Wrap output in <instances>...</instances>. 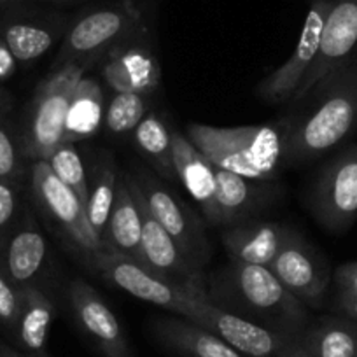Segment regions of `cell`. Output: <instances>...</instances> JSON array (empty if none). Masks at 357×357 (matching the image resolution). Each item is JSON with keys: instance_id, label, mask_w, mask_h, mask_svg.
Listing matches in <instances>:
<instances>
[{"instance_id": "cell-1", "label": "cell", "mask_w": 357, "mask_h": 357, "mask_svg": "<svg viewBox=\"0 0 357 357\" xmlns=\"http://www.w3.org/2000/svg\"><path fill=\"white\" fill-rule=\"evenodd\" d=\"M207 298L221 310L301 342L312 317L266 266L229 261L207 277Z\"/></svg>"}, {"instance_id": "cell-2", "label": "cell", "mask_w": 357, "mask_h": 357, "mask_svg": "<svg viewBox=\"0 0 357 357\" xmlns=\"http://www.w3.org/2000/svg\"><path fill=\"white\" fill-rule=\"evenodd\" d=\"M307 97H312L310 107L300 118L287 119L286 167L322 156L356 130L357 67L350 65L335 72L319 82Z\"/></svg>"}, {"instance_id": "cell-3", "label": "cell", "mask_w": 357, "mask_h": 357, "mask_svg": "<svg viewBox=\"0 0 357 357\" xmlns=\"http://www.w3.org/2000/svg\"><path fill=\"white\" fill-rule=\"evenodd\" d=\"M287 119L277 125L221 126L190 123L188 139L214 167L236 175L272 183L277 181L284 165Z\"/></svg>"}, {"instance_id": "cell-4", "label": "cell", "mask_w": 357, "mask_h": 357, "mask_svg": "<svg viewBox=\"0 0 357 357\" xmlns=\"http://www.w3.org/2000/svg\"><path fill=\"white\" fill-rule=\"evenodd\" d=\"M93 65L77 60L51 68L39 82L20 125V140L26 160H47L63 144L65 119L75 86Z\"/></svg>"}, {"instance_id": "cell-5", "label": "cell", "mask_w": 357, "mask_h": 357, "mask_svg": "<svg viewBox=\"0 0 357 357\" xmlns=\"http://www.w3.org/2000/svg\"><path fill=\"white\" fill-rule=\"evenodd\" d=\"M146 9L137 0H116L74 20L61 39L53 68L77 60L97 61L144 25Z\"/></svg>"}, {"instance_id": "cell-6", "label": "cell", "mask_w": 357, "mask_h": 357, "mask_svg": "<svg viewBox=\"0 0 357 357\" xmlns=\"http://www.w3.org/2000/svg\"><path fill=\"white\" fill-rule=\"evenodd\" d=\"M29 177L37 207L47 221L53 222L68 245L74 247L88 261L105 249L100 236L89 225L86 208L82 207L77 195L61 183L46 160L32 161Z\"/></svg>"}, {"instance_id": "cell-7", "label": "cell", "mask_w": 357, "mask_h": 357, "mask_svg": "<svg viewBox=\"0 0 357 357\" xmlns=\"http://www.w3.org/2000/svg\"><path fill=\"white\" fill-rule=\"evenodd\" d=\"M126 183L132 188L135 200L140 208L142 219V238H140V264L147 268L160 279L167 280L172 286L178 287L190 296L207 293V275L204 270L195 266L175 243V240L168 235L167 229L160 225L151 212L139 184L132 174H125Z\"/></svg>"}, {"instance_id": "cell-8", "label": "cell", "mask_w": 357, "mask_h": 357, "mask_svg": "<svg viewBox=\"0 0 357 357\" xmlns=\"http://www.w3.org/2000/svg\"><path fill=\"white\" fill-rule=\"evenodd\" d=\"M89 263L107 282L132 294L137 300L165 308V310L188 319V321H195L197 300L178 287L168 284L167 280L151 273L137 261L111 249H104L95 254Z\"/></svg>"}, {"instance_id": "cell-9", "label": "cell", "mask_w": 357, "mask_h": 357, "mask_svg": "<svg viewBox=\"0 0 357 357\" xmlns=\"http://www.w3.org/2000/svg\"><path fill=\"white\" fill-rule=\"evenodd\" d=\"M72 22L65 13L39 8L36 2H15L0 8V36L23 65L44 56L63 39Z\"/></svg>"}, {"instance_id": "cell-10", "label": "cell", "mask_w": 357, "mask_h": 357, "mask_svg": "<svg viewBox=\"0 0 357 357\" xmlns=\"http://www.w3.org/2000/svg\"><path fill=\"white\" fill-rule=\"evenodd\" d=\"M193 298L197 300V315L191 322L211 329L243 357H308L300 340L221 310L208 300L207 293Z\"/></svg>"}, {"instance_id": "cell-11", "label": "cell", "mask_w": 357, "mask_h": 357, "mask_svg": "<svg viewBox=\"0 0 357 357\" xmlns=\"http://www.w3.org/2000/svg\"><path fill=\"white\" fill-rule=\"evenodd\" d=\"M132 175L135 177L154 218L175 240L184 256L195 266L204 270L211 257V243L197 214L147 170H135Z\"/></svg>"}, {"instance_id": "cell-12", "label": "cell", "mask_w": 357, "mask_h": 357, "mask_svg": "<svg viewBox=\"0 0 357 357\" xmlns=\"http://www.w3.org/2000/svg\"><path fill=\"white\" fill-rule=\"evenodd\" d=\"M310 208L315 219L331 231H345L356 221L357 146L347 147L322 168Z\"/></svg>"}, {"instance_id": "cell-13", "label": "cell", "mask_w": 357, "mask_h": 357, "mask_svg": "<svg viewBox=\"0 0 357 357\" xmlns=\"http://www.w3.org/2000/svg\"><path fill=\"white\" fill-rule=\"evenodd\" d=\"M357 56V0H331L319 53L291 102H300L335 72L354 65Z\"/></svg>"}, {"instance_id": "cell-14", "label": "cell", "mask_w": 357, "mask_h": 357, "mask_svg": "<svg viewBox=\"0 0 357 357\" xmlns=\"http://www.w3.org/2000/svg\"><path fill=\"white\" fill-rule=\"evenodd\" d=\"M273 275L305 307L319 308L333 275L317 250L293 229L270 264Z\"/></svg>"}, {"instance_id": "cell-15", "label": "cell", "mask_w": 357, "mask_h": 357, "mask_svg": "<svg viewBox=\"0 0 357 357\" xmlns=\"http://www.w3.org/2000/svg\"><path fill=\"white\" fill-rule=\"evenodd\" d=\"M329 9H331V0L312 2L294 53L287 58L286 63L268 75L257 88V95L263 100L270 104H284V102L293 100L319 53L322 30H324Z\"/></svg>"}, {"instance_id": "cell-16", "label": "cell", "mask_w": 357, "mask_h": 357, "mask_svg": "<svg viewBox=\"0 0 357 357\" xmlns=\"http://www.w3.org/2000/svg\"><path fill=\"white\" fill-rule=\"evenodd\" d=\"M144 37L146 26L142 25L109 50L102 77L114 93H140L149 97L160 86V61Z\"/></svg>"}, {"instance_id": "cell-17", "label": "cell", "mask_w": 357, "mask_h": 357, "mask_svg": "<svg viewBox=\"0 0 357 357\" xmlns=\"http://www.w3.org/2000/svg\"><path fill=\"white\" fill-rule=\"evenodd\" d=\"M67 300L75 322L104 357H133L128 338L104 298L86 280L74 279Z\"/></svg>"}, {"instance_id": "cell-18", "label": "cell", "mask_w": 357, "mask_h": 357, "mask_svg": "<svg viewBox=\"0 0 357 357\" xmlns=\"http://www.w3.org/2000/svg\"><path fill=\"white\" fill-rule=\"evenodd\" d=\"M9 277L20 287L43 284L44 268L47 261V243L30 212L18 218L8 233V242L0 254Z\"/></svg>"}, {"instance_id": "cell-19", "label": "cell", "mask_w": 357, "mask_h": 357, "mask_svg": "<svg viewBox=\"0 0 357 357\" xmlns=\"http://www.w3.org/2000/svg\"><path fill=\"white\" fill-rule=\"evenodd\" d=\"M172 151L177 178L186 188L190 197L197 202L204 218L212 225H218L215 167L191 144L186 135L175 130H172Z\"/></svg>"}, {"instance_id": "cell-20", "label": "cell", "mask_w": 357, "mask_h": 357, "mask_svg": "<svg viewBox=\"0 0 357 357\" xmlns=\"http://www.w3.org/2000/svg\"><path fill=\"white\" fill-rule=\"evenodd\" d=\"M291 231L280 222L247 221L226 229L222 245L233 263L270 268Z\"/></svg>"}, {"instance_id": "cell-21", "label": "cell", "mask_w": 357, "mask_h": 357, "mask_svg": "<svg viewBox=\"0 0 357 357\" xmlns=\"http://www.w3.org/2000/svg\"><path fill=\"white\" fill-rule=\"evenodd\" d=\"M215 205H218V225H242L252 215L266 208L273 191L268 183L250 181L233 172L215 167Z\"/></svg>"}, {"instance_id": "cell-22", "label": "cell", "mask_w": 357, "mask_h": 357, "mask_svg": "<svg viewBox=\"0 0 357 357\" xmlns=\"http://www.w3.org/2000/svg\"><path fill=\"white\" fill-rule=\"evenodd\" d=\"M54 317H56V303L43 284L22 287V307H20L18 321L9 335L13 345L30 356L47 357L46 342Z\"/></svg>"}, {"instance_id": "cell-23", "label": "cell", "mask_w": 357, "mask_h": 357, "mask_svg": "<svg viewBox=\"0 0 357 357\" xmlns=\"http://www.w3.org/2000/svg\"><path fill=\"white\" fill-rule=\"evenodd\" d=\"M153 333L161 345L178 357H243L211 329L178 315L156 319Z\"/></svg>"}, {"instance_id": "cell-24", "label": "cell", "mask_w": 357, "mask_h": 357, "mask_svg": "<svg viewBox=\"0 0 357 357\" xmlns=\"http://www.w3.org/2000/svg\"><path fill=\"white\" fill-rule=\"evenodd\" d=\"M140 238H142V219H140L139 204L132 188L126 183L125 175H121L102 242L105 249H111L140 263L142 257Z\"/></svg>"}, {"instance_id": "cell-25", "label": "cell", "mask_w": 357, "mask_h": 357, "mask_svg": "<svg viewBox=\"0 0 357 357\" xmlns=\"http://www.w3.org/2000/svg\"><path fill=\"white\" fill-rule=\"evenodd\" d=\"M301 349L308 357H357V322L345 315L312 319Z\"/></svg>"}, {"instance_id": "cell-26", "label": "cell", "mask_w": 357, "mask_h": 357, "mask_svg": "<svg viewBox=\"0 0 357 357\" xmlns=\"http://www.w3.org/2000/svg\"><path fill=\"white\" fill-rule=\"evenodd\" d=\"M104 89L93 75H84L75 86L65 119L63 142L91 139L104 125Z\"/></svg>"}, {"instance_id": "cell-27", "label": "cell", "mask_w": 357, "mask_h": 357, "mask_svg": "<svg viewBox=\"0 0 357 357\" xmlns=\"http://www.w3.org/2000/svg\"><path fill=\"white\" fill-rule=\"evenodd\" d=\"M133 142L149 167L161 178H177L172 151V130L156 112H147L146 118L133 130Z\"/></svg>"}, {"instance_id": "cell-28", "label": "cell", "mask_w": 357, "mask_h": 357, "mask_svg": "<svg viewBox=\"0 0 357 357\" xmlns=\"http://www.w3.org/2000/svg\"><path fill=\"white\" fill-rule=\"evenodd\" d=\"M91 183L88 178V205H86V214H88L89 225L95 229L98 236H104L107 228L109 214L114 204L116 190H118L119 174L118 165L114 158L107 153H100L97 163L93 167Z\"/></svg>"}, {"instance_id": "cell-29", "label": "cell", "mask_w": 357, "mask_h": 357, "mask_svg": "<svg viewBox=\"0 0 357 357\" xmlns=\"http://www.w3.org/2000/svg\"><path fill=\"white\" fill-rule=\"evenodd\" d=\"M26 158L20 140V126L15 123V98L0 88V178L22 186L26 175Z\"/></svg>"}, {"instance_id": "cell-30", "label": "cell", "mask_w": 357, "mask_h": 357, "mask_svg": "<svg viewBox=\"0 0 357 357\" xmlns=\"http://www.w3.org/2000/svg\"><path fill=\"white\" fill-rule=\"evenodd\" d=\"M149 100L140 93H114L104 114V126L112 135L133 132L146 118Z\"/></svg>"}, {"instance_id": "cell-31", "label": "cell", "mask_w": 357, "mask_h": 357, "mask_svg": "<svg viewBox=\"0 0 357 357\" xmlns=\"http://www.w3.org/2000/svg\"><path fill=\"white\" fill-rule=\"evenodd\" d=\"M46 161L51 165V168H53V172L56 174V177L60 178L61 183L77 195L82 207L86 208V205H88L89 186L88 174H86L81 154L75 149V144L63 142Z\"/></svg>"}, {"instance_id": "cell-32", "label": "cell", "mask_w": 357, "mask_h": 357, "mask_svg": "<svg viewBox=\"0 0 357 357\" xmlns=\"http://www.w3.org/2000/svg\"><path fill=\"white\" fill-rule=\"evenodd\" d=\"M22 307V287L15 284L0 257V328L11 335Z\"/></svg>"}, {"instance_id": "cell-33", "label": "cell", "mask_w": 357, "mask_h": 357, "mask_svg": "<svg viewBox=\"0 0 357 357\" xmlns=\"http://www.w3.org/2000/svg\"><path fill=\"white\" fill-rule=\"evenodd\" d=\"M22 186L0 178V233H9L20 218Z\"/></svg>"}, {"instance_id": "cell-34", "label": "cell", "mask_w": 357, "mask_h": 357, "mask_svg": "<svg viewBox=\"0 0 357 357\" xmlns=\"http://www.w3.org/2000/svg\"><path fill=\"white\" fill-rule=\"evenodd\" d=\"M336 298H357V261L342 264L333 273Z\"/></svg>"}, {"instance_id": "cell-35", "label": "cell", "mask_w": 357, "mask_h": 357, "mask_svg": "<svg viewBox=\"0 0 357 357\" xmlns=\"http://www.w3.org/2000/svg\"><path fill=\"white\" fill-rule=\"evenodd\" d=\"M18 60L15 58L13 51L9 50L8 43L0 36V82H6L18 70Z\"/></svg>"}, {"instance_id": "cell-36", "label": "cell", "mask_w": 357, "mask_h": 357, "mask_svg": "<svg viewBox=\"0 0 357 357\" xmlns=\"http://www.w3.org/2000/svg\"><path fill=\"white\" fill-rule=\"evenodd\" d=\"M336 310L357 322V298H336Z\"/></svg>"}, {"instance_id": "cell-37", "label": "cell", "mask_w": 357, "mask_h": 357, "mask_svg": "<svg viewBox=\"0 0 357 357\" xmlns=\"http://www.w3.org/2000/svg\"><path fill=\"white\" fill-rule=\"evenodd\" d=\"M0 357H37V356H30V354L22 352V350L16 349V347L11 345V343H6L0 340Z\"/></svg>"}, {"instance_id": "cell-38", "label": "cell", "mask_w": 357, "mask_h": 357, "mask_svg": "<svg viewBox=\"0 0 357 357\" xmlns=\"http://www.w3.org/2000/svg\"><path fill=\"white\" fill-rule=\"evenodd\" d=\"M77 2H84V0H54L53 4H77Z\"/></svg>"}, {"instance_id": "cell-39", "label": "cell", "mask_w": 357, "mask_h": 357, "mask_svg": "<svg viewBox=\"0 0 357 357\" xmlns=\"http://www.w3.org/2000/svg\"><path fill=\"white\" fill-rule=\"evenodd\" d=\"M15 2H22V0H0V8H4V6L15 4Z\"/></svg>"}, {"instance_id": "cell-40", "label": "cell", "mask_w": 357, "mask_h": 357, "mask_svg": "<svg viewBox=\"0 0 357 357\" xmlns=\"http://www.w3.org/2000/svg\"><path fill=\"white\" fill-rule=\"evenodd\" d=\"M22 2H51L53 4L54 0H22Z\"/></svg>"}]
</instances>
